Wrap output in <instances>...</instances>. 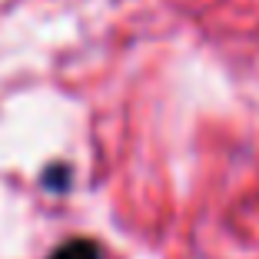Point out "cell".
I'll return each mask as SVG.
<instances>
[{
    "label": "cell",
    "instance_id": "cell-1",
    "mask_svg": "<svg viewBox=\"0 0 259 259\" xmlns=\"http://www.w3.org/2000/svg\"><path fill=\"white\" fill-rule=\"evenodd\" d=\"M50 259H100V246L90 239H73V243H63Z\"/></svg>",
    "mask_w": 259,
    "mask_h": 259
}]
</instances>
